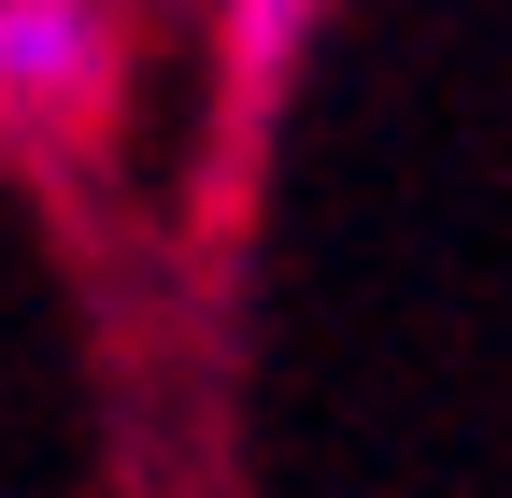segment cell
<instances>
[{"mask_svg":"<svg viewBox=\"0 0 512 498\" xmlns=\"http://www.w3.org/2000/svg\"><path fill=\"white\" fill-rule=\"evenodd\" d=\"M285 15H299V0H242V29H285Z\"/></svg>","mask_w":512,"mask_h":498,"instance_id":"cell-1","label":"cell"}]
</instances>
